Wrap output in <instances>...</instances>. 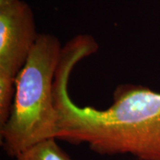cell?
Here are the masks:
<instances>
[{"label":"cell","mask_w":160,"mask_h":160,"mask_svg":"<svg viewBox=\"0 0 160 160\" xmlns=\"http://www.w3.org/2000/svg\"><path fill=\"white\" fill-rule=\"evenodd\" d=\"M71 72L61 66L53 81L56 139L86 144L100 155L131 154L139 160H160V93L124 84L116 88L113 103L107 109L80 107L69 94Z\"/></svg>","instance_id":"cell-1"},{"label":"cell","mask_w":160,"mask_h":160,"mask_svg":"<svg viewBox=\"0 0 160 160\" xmlns=\"http://www.w3.org/2000/svg\"><path fill=\"white\" fill-rule=\"evenodd\" d=\"M15 158L16 160H73L58 145L56 138L35 144Z\"/></svg>","instance_id":"cell-4"},{"label":"cell","mask_w":160,"mask_h":160,"mask_svg":"<svg viewBox=\"0 0 160 160\" xmlns=\"http://www.w3.org/2000/svg\"><path fill=\"white\" fill-rule=\"evenodd\" d=\"M34 16L22 0L0 2V127L11 115L15 80L37 42Z\"/></svg>","instance_id":"cell-3"},{"label":"cell","mask_w":160,"mask_h":160,"mask_svg":"<svg viewBox=\"0 0 160 160\" xmlns=\"http://www.w3.org/2000/svg\"><path fill=\"white\" fill-rule=\"evenodd\" d=\"M7 1H10V0H0V2H7Z\"/></svg>","instance_id":"cell-5"},{"label":"cell","mask_w":160,"mask_h":160,"mask_svg":"<svg viewBox=\"0 0 160 160\" xmlns=\"http://www.w3.org/2000/svg\"><path fill=\"white\" fill-rule=\"evenodd\" d=\"M62 48L55 36L39 33L18 73L11 115L0 128L2 147L8 156L16 157L35 144L56 138L53 85Z\"/></svg>","instance_id":"cell-2"}]
</instances>
